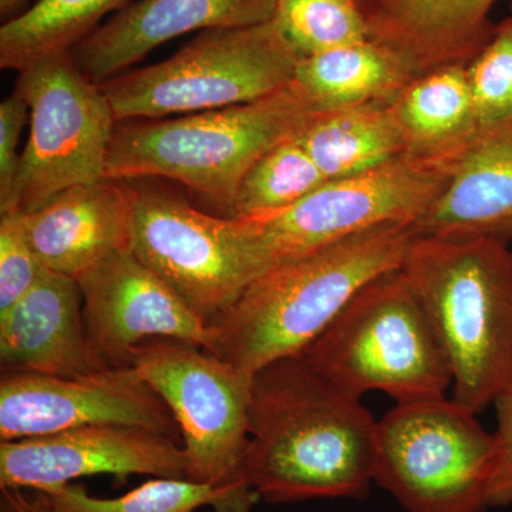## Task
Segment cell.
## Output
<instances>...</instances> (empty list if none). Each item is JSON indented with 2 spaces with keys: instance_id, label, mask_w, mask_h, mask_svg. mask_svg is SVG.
I'll use <instances>...</instances> for the list:
<instances>
[{
  "instance_id": "obj_1",
  "label": "cell",
  "mask_w": 512,
  "mask_h": 512,
  "mask_svg": "<svg viewBox=\"0 0 512 512\" xmlns=\"http://www.w3.org/2000/svg\"><path fill=\"white\" fill-rule=\"evenodd\" d=\"M377 421L362 397L320 375L305 355L255 373L242 477L259 500L360 498L375 483Z\"/></svg>"
},
{
  "instance_id": "obj_2",
  "label": "cell",
  "mask_w": 512,
  "mask_h": 512,
  "mask_svg": "<svg viewBox=\"0 0 512 512\" xmlns=\"http://www.w3.org/2000/svg\"><path fill=\"white\" fill-rule=\"evenodd\" d=\"M412 224L380 225L269 269L210 325L208 352L254 376L301 355L377 276L402 268Z\"/></svg>"
},
{
  "instance_id": "obj_3",
  "label": "cell",
  "mask_w": 512,
  "mask_h": 512,
  "mask_svg": "<svg viewBox=\"0 0 512 512\" xmlns=\"http://www.w3.org/2000/svg\"><path fill=\"white\" fill-rule=\"evenodd\" d=\"M436 329L453 400L480 414L512 392V249L485 238L414 237L402 266Z\"/></svg>"
},
{
  "instance_id": "obj_4",
  "label": "cell",
  "mask_w": 512,
  "mask_h": 512,
  "mask_svg": "<svg viewBox=\"0 0 512 512\" xmlns=\"http://www.w3.org/2000/svg\"><path fill=\"white\" fill-rule=\"evenodd\" d=\"M316 110L295 79L251 103L177 119L123 121L111 140L106 178H170L200 192L229 218L256 161L295 136Z\"/></svg>"
},
{
  "instance_id": "obj_5",
  "label": "cell",
  "mask_w": 512,
  "mask_h": 512,
  "mask_svg": "<svg viewBox=\"0 0 512 512\" xmlns=\"http://www.w3.org/2000/svg\"><path fill=\"white\" fill-rule=\"evenodd\" d=\"M346 392H384L396 402L453 386L436 329L403 269L377 276L303 352Z\"/></svg>"
},
{
  "instance_id": "obj_6",
  "label": "cell",
  "mask_w": 512,
  "mask_h": 512,
  "mask_svg": "<svg viewBox=\"0 0 512 512\" xmlns=\"http://www.w3.org/2000/svg\"><path fill=\"white\" fill-rule=\"evenodd\" d=\"M303 56L274 20L200 32L175 55L100 84L119 123L251 103L295 80Z\"/></svg>"
},
{
  "instance_id": "obj_7",
  "label": "cell",
  "mask_w": 512,
  "mask_h": 512,
  "mask_svg": "<svg viewBox=\"0 0 512 512\" xmlns=\"http://www.w3.org/2000/svg\"><path fill=\"white\" fill-rule=\"evenodd\" d=\"M454 161L402 154L365 173L326 181L284 211L234 218L254 279L367 229L414 224L446 187Z\"/></svg>"
},
{
  "instance_id": "obj_8",
  "label": "cell",
  "mask_w": 512,
  "mask_h": 512,
  "mask_svg": "<svg viewBox=\"0 0 512 512\" xmlns=\"http://www.w3.org/2000/svg\"><path fill=\"white\" fill-rule=\"evenodd\" d=\"M497 437L444 394L400 400L377 421L375 483L409 512H485Z\"/></svg>"
},
{
  "instance_id": "obj_9",
  "label": "cell",
  "mask_w": 512,
  "mask_h": 512,
  "mask_svg": "<svg viewBox=\"0 0 512 512\" xmlns=\"http://www.w3.org/2000/svg\"><path fill=\"white\" fill-rule=\"evenodd\" d=\"M18 73L15 90L28 103L30 134L20 156L15 210L29 215L70 188L106 178L119 121L100 84L84 74L72 53Z\"/></svg>"
},
{
  "instance_id": "obj_10",
  "label": "cell",
  "mask_w": 512,
  "mask_h": 512,
  "mask_svg": "<svg viewBox=\"0 0 512 512\" xmlns=\"http://www.w3.org/2000/svg\"><path fill=\"white\" fill-rule=\"evenodd\" d=\"M130 365L180 426L187 480L255 493L242 477L254 376L200 346L167 338L141 342Z\"/></svg>"
},
{
  "instance_id": "obj_11",
  "label": "cell",
  "mask_w": 512,
  "mask_h": 512,
  "mask_svg": "<svg viewBox=\"0 0 512 512\" xmlns=\"http://www.w3.org/2000/svg\"><path fill=\"white\" fill-rule=\"evenodd\" d=\"M134 188L131 254L210 325L254 281L234 218L198 210L174 192Z\"/></svg>"
},
{
  "instance_id": "obj_12",
  "label": "cell",
  "mask_w": 512,
  "mask_h": 512,
  "mask_svg": "<svg viewBox=\"0 0 512 512\" xmlns=\"http://www.w3.org/2000/svg\"><path fill=\"white\" fill-rule=\"evenodd\" d=\"M106 424L141 427L181 441L180 426L170 407L133 366L110 367L80 377L2 373V441Z\"/></svg>"
},
{
  "instance_id": "obj_13",
  "label": "cell",
  "mask_w": 512,
  "mask_h": 512,
  "mask_svg": "<svg viewBox=\"0 0 512 512\" xmlns=\"http://www.w3.org/2000/svg\"><path fill=\"white\" fill-rule=\"evenodd\" d=\"M100 474L187 480V458L167 434L117 424L0 444V488L49 491Z\"/></svg>"
},
{
  "instance_id": "obj_14",
  "label": "cell",
  "mask_w": 512,
  "mask_h": 512,
  "mask_svg": "<svg viewBox=\"0 0 512 512\" xmlns=\"http://www.w3.org/2000/svg\"><path fill=\"white\" fill-rule=\"evenodd\" d=\"M77 282L87 340L107 369L131 366V352L147 339H177L210 348L204 320L131 251L109 256Z\"/></svg>"
},
{
  "instance_id": "obj_15",
  "label": "cell",
  "mask_w": 512,
  "mask_h": 512,
  "mask_svg": "<svg viewBox=\"0 0 512 512\" xmlns=\"http://www.w3.org/2000/svg\"><path fill=\"white\" fill-rule=\"evenodd\" d=\"M276 5L278 0H136L70 53L89 79L103 84L175 37L271 22Z\"/></svg>"
},
{
  "instance_id": "obj_16",
  "label": "cell",
  "mask_w": 512,
  "mask_h": 512,
  "mask_svg": "<svg viewBox=\"0 0 512 512\" xmlns=\"http://www.w3.org/2000/svg\"><path fill=\"white\" fill-rule=\"evenodd\" d=\"M2 373L80 377L107 369L90 348L79 282L43 268L30 291L0 312Z\"/></svg>"
},
{
  "instance_id": "obj_17",
  "label": "cell",
  "mask_w": 512,
  "mask_h": 512,
  "mask_svg": "<svg viewBox=\"0 0 512 512\" xmlns=\"http://www.w3.org/2000/svg\"><path fill=\"white\" fill-rule=\"evenodd\" d=\"M134 211L136 188L104 178L62 192L25 215V225L40 265L79 281L109 256L130 251Z\"/></svg>"
},
{
  "instance_id": "obj_18",
  "label": "cell",
  "mask_w": 512,
  "mask_h": 512,
  "mask_svg": "<svg viewBox=\"0 0 512 512\" xmlns=\"http://www.w3.org/2000/svg\"><path fill=\"white\" fill-rule=\"evenodd\" d=\"M414 237L512 242V116L481 128L457 158L430 210L412 224Z\"/></svg>"
},
{
  "instance_id": "obj_19",
  "label": "cell",
  "mask_w": 512,
  "mask_h": 512,
  "mask_svg": "<svg viewBox=\"0 0 512 512\" xmlns=\"http://www.w3.org/2000/svg\"><path fill=\"white\" fill-rule=\"evenodd\" d=\"M370 39L386 46L414 76L468 64L493 35L497 0H356Z\"/></svg>"
},
{
  "instance_id": "obj_20",
  "label": "cell",
  "mask_w": 512,
  "mask_h": 512,
  "mask_svg": "<svg viewBox=\"0 0 512 512\" xmlns=\"http://www.w3.org/2000/svg\"><path fill=\"white\" fill-rule=\"evenodd\" d=\"M406 154L456 160L480 131L467 64L414 77L389 101Z\"/></svg>"
},
{
  "instance_id": "obj_21",
  "label": "cell",
  "mask_w": 512,
  "mask_h": 512,
  "mask_svg": "<svg viewBox=\"0 0 512 512\" xmlns=\"http://www.w3.org/2000/svg\"><path fill=\"white\" fill-rule=\"evenodd\" d=\"M295 138L328 181L365 173L406 154L389 101L316 110Z\"/></svg>"
},
{
  "instance_id": "obj_22",
  "label": "cell",
  "mask_w": 512,
  "mask_h": 512,
  "mask_svg": "<svg viewBox=\"0 0 512 512\" xmlns=\"http://www.w3.org/2000/svg\"><path fill=\"white\" fill-rule=\"evenodd\" d=\"M414 77L396 53L369 39L303 57L295 79L320 110H329L390 101Z\"/></svg>"
},
{
  "instance_id": "obj_23",
  "label": "cell",
  "mask_w": 512,
  "mask_h": 512,
  "mask_svg": "<svg viewBox=\"0 0 512 512\" xmlns=\"http://www.w3.org/2000/svg\"><path fill=\"white\" fill-rule=\"evenodd\" d=\"M29 512H251L259 501L252 491L217 488L185 478L153 477L130 493L97 498L82 485L67 484L28 497Z\"/></svg>"
},
{
  "instance_id": "obj_24",
  "label": "cell",
  "mask_w": 512,
  "mask_h": 512,
  "mask_svg": "<svg viewBox=\"0 0 512 512\" xmlns=\"http://www.w3.org/2000/svg\"><path fill=\"white\" fill-rule=\"evenodd\" d=\"M133 0H37L0 28V67L26 69L47 57L70 53L101 19Z\"/></svg>"
},
{
  "instance_id": "obj_25",
  "label": "cell",
  "mask_w": 512,
  "mask_h": 512,
  "mask_svg": "<svg viewBox=\"0 0 512 512\" xmlns=\"http://www.w3.org/2000/svg\"><path fill=\"white\" fill-rule=\"evenodd\" d=\"M295 136L256 161L239 185L229 218H259L284 211L326 183Z\"/></svg>"
},
{
  "instance_id": "obj_26",
  "label": "cell",
  "mask_w": 512,
  "mask_h": 512,
  "mask_svg": "<svg viewBox=\"0 0 512 512\" xmlns=\"http://www.w3.org/2000/svg\"><path fill=\"white\" fill-rule=\"evenodd\" d=\"M274 22L303 57L370 39L356 0H278Z\"/></svg>"
},
{
  "instance_id": "obj_27",
  "label": "cell",
  "mask_w": 512,
  "mask_h": 512,
  "mask_svg": "<svg viewBox=\"0 0 512 512\" xmlns=\"http://www.w3.org/2000/svg\"><path fill=\"white\" fill-rule=\"evenodd\" d=\"M467 74L480 130L512 116V16L495 25Z\"/></svg>"
},
{
  "instance_id": "obj_28",
  "label": "cell",
  "mask_w": 512,
  "mask_h": 512,
  "mask_svg": "<svg viewBox=\"0 0 512 512\" xmlns=\"http://www.w3.org/2000/svg\"><path fill=\"white\" fill-rule=\"evenodd\" d=\"M42 269L30 245L25 215L0 212V312L30 291Z\"/></svg>"
},
{
  "instance_id": "obj_29",
  "label": "cell",
  "mask_w": 512,
  "mask_h": 512,
  "mask_svg": "<svg viewBox=\"0 0 512 512\" xmlns=\"http://www.w3.org/2000/svg\"><path fill=\"white\" fill-rule=\"evenodd\" d=\"M30 117L28 103L15 90L0 104V212L15 210L20 156L19 140Z\"/></svg>"
},
{
  "instance_id": "obj_30",
  "label": "cell",
  "mask_w": 512,
  "mask_h": 512,
  "mask_svg": "<svg viewBox=\"0 0 512 512\" xmlns=\"http://www.w3.org/2000/svg\"><path fill=\"white\" fill-rule=\"evenodd\" d=\"M497 413V454L488 487V507L512 504V392L494 403Z\"/></svg>"
},
{
  "instance_id": "obj_31",
  "label": "cell",
  "mask_w": 512,
  "mask_h": 512,
  "mask_svg": "<svg viewBox=\"0 0 512 512\" xmlns=\"http://www.w3.org/2000/svg\"><path fill=\"white\" fill-rule=\"evenodd\" d=\"M0 512H29L28 498L22 490L0 488Z\"/></svg>"
},
{
  "instance_id": "obj_32",
  "label": "cell",
  "mask_w": 512,
  "mask_h": 512,
  "mask_svg": "<svg viewBox=\"0 0 512 512\" xmlns=\"http://www.w3.org/2000/svg\"><path fill=\"white\" fill-rule=\"evenodd\" d=\"M26 2L28 0H0V15L8 20L12 19L13 16L18 15L19 10Z\"/></svg>"
},
{
  "instance_id": "obj_33",
  "label": "cell",
  "mask_w": 512,
  "mask_h": 512,
  "mask_svg": "<svg viewBox=\"0 0 512 512\" xmlns=\"http://www.w3.org/2000/svg\"><path fill=\"white\" fill-rule=\"evenodd\" d=\"M195 512H202V511H195ZM207 512H215V511H214V510H212V511H207Z\"/></svg>"
}]
</instances>
